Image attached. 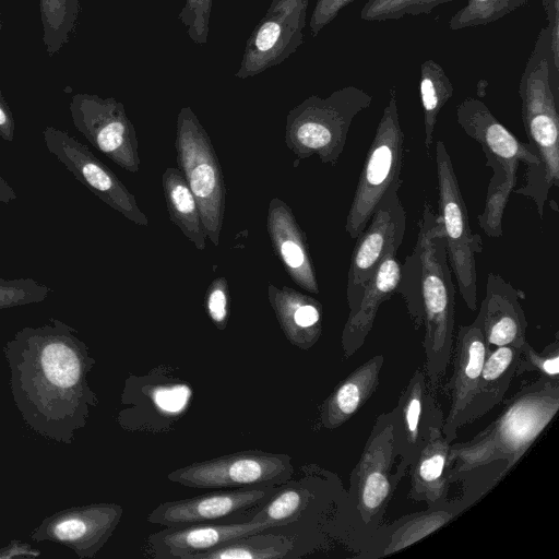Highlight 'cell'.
Returning a JSON list of instances; mask_svg holds the SVG:
<instances>
[{"label":"cell","instance_id":"30bf717a","mask_svg":"<svg viewBox=\"0 0 559 559\" xmlns=\"http://www.w3.org/2000/svg\"><path fill=\"white\" fill-rule=\"evenodd\" d=\"M438 214L443 226L448 260L463 301L477 309V273L475 255L483 251L480 235L469 226L466 203L451 157L442 141L436 144Z\"/></svg>","mask_w":559,"mask_h":559},{"label":"cell","instance_id":"d4e9b609","mask_svg":"<svg viewBox=\"0 0 559 559\" xmlns=\"http://www.w3.org/2000/svg\"><path fill=\"white\" fill-rule=\"evenodd\" d=\"M269 301L286 338L299 349H310L322 334V305L309 295L272 284Z\"/></svg>","mask_w":559,"mask_h":559},{"label":"cell","instance_id":"52a82bcc","mask_svg":"<svg viewBox=\"0 0 559 559\" xmlns=\"http://www.w3.org/2000/svg\"><path fill=\"white\" fill-rule=\"evenodd\" d=\"M396 460L391 412L382 413L349 477V507L354 509V522L358 521L356 527L367 536L366 544L382 526L394 491L406 474L395 464Z\"/></svg>","mask_w":559,"mask_h":559},{"label":"cell","instance_id":"836d02e7","mask_svg":"<svg viewBox=\"0 0 559 559\" xmlns=\"http://www.w3.org/2000/svg\"><path fill=\"white\" fill-rule=\"evenodd\" d=\"M309 500L310 492L305 488L277 490L251 520L266 522L273 527L293 523L300 518Z\"/></svg>","mask_w":559,"mask_h":559},{"label":"cell","instance_id":"ac0fdd59","mask_svg":"<svg viewBox=\"0 0 559 559\" xmlns=\"http://www.w3.org/2000/svg\"><path fill=\"white\" fill-rule=\"evenodd\" d=\"M489 352L476 320L468 325L459 326L451 357L452 373L443 386L450 399V408L444 418L442 432L450 443L456 438L457 430L471 423L473 401Z\"/></svg>","mask_w":559,"mask_h":559},{"label":"cell","instance_id":"d6986e66","mask_svg":"<svg viewBox=\"0 0 559 559\" xmlns=\"http://www.w3.org/2000/svg\"><path fill=\"white\" fill-rule=\"evenodd\" d=\"M276 486L216 489L191 498L166 501L147 514V522L167 527L202 524L255 506L277 491Z\"/></svg>","mask_w":559,"mask_h":559},{"label":"cell","instance_id":"3957f363","mask_svg":"<svg viewBox=\"0 0 559 559\" xmlns=\"http://www.w3.org/2000/svg\"><path fill=\"white\" fill-rule=\"evenodd\" d=\"M559 406V379L539 377L523 386L499 417L474 439L450 447V483L487 468L493 461L508 471L555 416Z\"/></svg>","mask_w":559,"mask_h":559},{"label":"cell","instance_id":"b9f144b4","mask_svg":"<svg viewBox=\"0 0 559 559\" xmlns=\"http://www.w3.org/2000/svg\"><path fill=\"white\" fill-rule=\"evenodd\" d=\"M40 555V550L21 540H11L9 545L0 547V559L36 558Z\"/></svg>","mask_w":559,"mask_h":559},{"label":"cell","instance_id":"8fae6325","mask_svg":"<svg viewBox=\"0 0 559 559\" xmlns=\"http://www.w3.org/2000/svg\"><path fill=\"white\" fill-rule=\"evenodd\" d=\"M293 473L288 454L250 450L189 464L169 473L168 479L189 488L234 489L278 486Z\"/></svg>","mask_w":559,"mask_h":559},{"label":"cell","instance_id":"1f68e13d","mask_svg":"<svg viewBox=\"0 0 559 559\" xmlns=\"http://www.w3.org/2000/svg\"><path fill=\"white\" fill-rule=\"evenodd\" d=\"M80 10V0H39L43 24V41L49 57L68 43L74 29Z\"/></svg>","mask_w":559,"mask_h":559},{"label":"cell","instance_id":"60d3db41","mask_svg":"<svg viewBox=\"0 0 559 559\" xmlns=\"http://www.w3.org/2000/svg\"><path fill=\"white\" fill-rule=\"evenodd\" d=\"M542 4L548 21L552 69L559 74V0H542Z\"/></svg>","mask_w":559,"mask_h":559},{"label":"cell","instance_id":"d6a6232c","mask_svg":"<svg viewBox=\"0 0 559 559\" xmlns=\"http://www.w3.org/2000/svg\"><path fill=\"white\" fill-rule=\"evenodd\" d=\"M531 0H467L449 21L452 31L484 26L501 20Z\"/></svg>","mask_w":559,"mask_h":559},{"label":"cell","instance_id":"7bdbcfd3","mask_svg":"<svg viewBox=\"0 0 559 559\" xmlns=\"http://www.w3.org/2000/svg\"><path fill=\"white\" fill-rule=\"evenodd\" d=\"M14 131L15 122L13 114L2 95L0 86V136L8 142H12L14 139Z\"/></svg>","mask_w":559,"mask_h":559},{"label":"cell","instance_id":"5b68a950","mask_svg":"<svg viewBox=\"0 0 559 559\" xmlns=\"http://www.w3.org/2000/svg\"><path fill=\"white\" fill-rule=\"evenodd\" d=\"M551 73L549 40L540 34L519 82L526 143L539 162L536 180L527 198L534 202L540 221L550 189L559 185V85Z\"/></svg>","mask_w":559,"mask_h":559},{"label":"cell","instance_id":"ee69618b","mask_svg":"<svg viewBox=\"0 0 559 559\" xmlns=\"http://www.w3.org/2000/svg\"><path fill=\"white\" fill-rule=\"evenodd\" d=\"M17 195L12 187L0 177V203L9 204L11 201L16 200Z\"/></svg>","mask_w":559,"mask_h":559},{"label":"cell","instance_id":"9a60e30c","mask_svg":"<svg viewBox=\"0 0 559 559\" xmlns=\"http://www.w3.org/2000/svg\"><path fill=\"white\" fill-rule=\"evenodd\" d=\"M43 138L48 151L76 180L132 223L147 226L148 219L140 210L135 197L86 145L68 132L50 126L43 130Z\"/></svg>","mask_w":559,"mask_h":559},{"label":"cell","instance_id":"f1b7e54d","mask_svg":"<svg viewBox=\"0 0 559 559\" xmlns=\"http://www.w3.org/2000/svg\"><path fill=\"white\" fill-rule=\"evenodd\" d=\"M163 190L170 221L199 250L205 249L206 235L198 202L181 170L168 167L162 176Z\"/></svg>","mask_w":559,"mask_h":559},{"label":"cell","instance_id":"f6af8a7d","mask_svg":"<svg viewBox=\"0 0 559 559\" xmlns=\"http://www.w3.org/2000/svg\"><path fill=\"white\" fill-rule=\"evenodd\" d=\"M2 29V20H1V12H0V32Z\"/></svg>","mask_w":559,"mask_h":559},{"label":"cell","instance_id":"277c9868","mask_svg":"<svg viewBox=\"0 0 559 559\" xmlns=\"http://www.w3.org/2000/svg\"><path fill=\"white\" fill-rule=\"evenodd\" d=\"M456 121L479 144L486 166L492 169L477 222L488 237L499 238L510 193L527 198L536 180L538 158L477 98L466 97L457 105Z\"/></svg>","mask_w":559,"mask_h":559},{"label":"cell","instance_id":"4dcf8cb0","mask_svg":"<svg viewBox=\"0 0 559 559\" xmlns=\"http://www.w3.org/2000/svg\"><path fill=\"white\" fill-rule=\"evenodd\" d=\"M418 90L424 118V144L426 153L430 155L439 112L453 96L454 86L444 69L437 61L427 59L420 64Z\"/></svg>","mask_w":559,"mask_h":559},{"label":"cell","instance_id":"484cf974","mask_svg":"<svg viewBox=\"0 0 559 559\" xmlns=\"http://www.w3.org/2000/svg\"><path fill=\"white\" fill-rule=\"evenodd\" d=\"M383 364V355L373 356L334 388L321 406L320 420L324 428H338L367 403L379 385Z\"/></svg>","mask_w":559,"mask_h":559},{"label":"cell","instance_id":"8992f818","mask_svg":"<svg viewBox=\"0 0 559 559\" xmlns=\"http://www.w3.org/2000/svg\"><path fill=\"white\" fill-rule=\"evenodd\" d=\"M371 102V95L353 85L338 88L326 97H307L286 117V146L298 160L316 155L321 163L335 166L354 118Z\"/></svg>","mask_w":559,"mask_h":559},{"label":"cell","instance_id":"4316f807","mask_svg":"<svg viewBox=\"0 0 559 559\" xmlns=\"http://www.w3.org/2000/svg\"><path fill=\"white\" fill-rule=\"evenodd\" d=\"M450 447L442 429L435 430L428 442L409 466L411 487L408 497L425 502L427 507L448 501L450 489Z\"/></svg>","mask_w":559,"mask_h":559},{"label":"cell","instance_id":"d590c367","mask_svg":"<svg viewBox=\"0 0 559 559\" xmlns=\"http://www.w3.org/2000/svg\"><path fill=\"white\" fill-rule=\"evenodd\" d=\"M536 372L540 377L559 379V340L548 344L542 352L533 348L528 342L522 346L515 376Z\"/></svg>","mask_w":559,"mask_h":559},{"label":"cell","instance_id":"2e32d148","mask_svg":"<svg viewBox=\"0 0 559 559\" xmlns=\"http://www.w3.org/2000/svg\"><path fill=\"white\" fill-rule=\"evenodd\" d=\"M123 509L112 502L71 507L46 516L31 539L63 545L81 559L94 558L118 526Z\"/></svg>","mask_w":559,"mask_h":559},{"label":"cell","instance_id":"74e56055","mask_svg":"<svg viewBox=\"0 0 559 559\" xmlns=\"http://www.w3.org/2000/svg\"><path fill=\"white\" fill-rule=\"evenodd\" d=\"M214 0H186L178 14L190 39L198 45H205L209 35V22Z\"/></svg>","mask_w":559,"mask_h":559},{"label":"cell","instance_id":"8d00e7d4","mask_svg":"<svg viewBox=\"0 0 559 559\" xmlns=\"http://www.w3.org/2000/svg\"><path fill=\"white\" fill-rule=\"evenodd\" d=\"M51 289L32 278L0 277V310L44 301Z\"/></svg>","mask_w":559,"mask_h":559},{"label":"cell","instance_id":"e575fe53","mask_svg":"<svg viewBox=\"0 0 559 559\" xmlns=\"http://www.w3.org/2000/svg\"><path fill=\"white\" fill-rule=\"evenodd\" d=\"M453 0H367L360 19L367 22L399 20L405 15L429 14L437 7Z\"/></svg>","mask_w":559,"mask_h":559},{"label":"cell","instance_id":"6da1fadb","mask_svg":"<svg viewBox=\"0 0 559 559\" xmlns=\"http://www.w3.org/2000/svg\"><path fill=\"white\" fill-rule=\"evenodd\" d=\"M12 397L26 427L70 445L98 399L88 383L96 365L78 331L56 318L15 332L3 347Z\"/></svg>","mask_w":559,"mask_h":559},{"label":"cell","instance_id":"f35d334b","mask_svg":"<svg viewBox=\"0 0 559 559\" xmlns=\"http://www.w3.org/2000/svg\"><path fill=\"white\" fill-rule=\"evenodd\" d=\"M205 308L212 322L224 330L229 313V289L225 277L215 278L207 288Z\"/></svg>","mask_w":559,"mask_h":559},{"label":"cell","instance_id":"83f0119b","mask_svg":"<svg viewBox=\"0 0 559 559\" xmlns=\"http://www.w3.org/2000/svg\"><path fill=\"white\" fill-rule=\"evenodd\" d=\"M522 347L513 345L491 349L485 358L478 389L471 409V423L500 404L515 377Z\"/></svg>","mask_w":559,"mask_h":559},{"label":"cell","instance_id":"5bb4252c","mask_svg":"<svg viewBox=\"0 0 559 559\" xmlns=\"http://www.w3.org/2000/svg\"><path fill=\"white\" fill-rule=\"evenodd\" d=\"M309 0H273L247 39L235 76L248 79L282 63L304 41Z\"/></svg>","mask_w":559,"mask_h":559},{"label":"cell","instance_id":"7c38bea8","mask_svg":"<svg viewBox=\"0 0 559 559\" xmlns=\"http://www.w3.org/2000/svg\"><path fill=\"white\" fill-rule=\"evenodd\" d=\"M69 108L75 129L97 151L127 171L139 170L136 132L122 103L114 97L78 93Z\"/></svg>","mask_w":559,"mask_h":559},{"label":"cell","instance_id":"ba28073f","mask_svg":"<svg viewBox=\"0 0 559 559\" xmlns=\"http://www.w3.org/2000/svg\"><path fill=\"white\" fill-rule=\"evenodd\" d=\"M404 157L405 134L400 122L396 88L392 86L346 216L345 230L352 239L364 231L385 192L393 186H402Z\"/></svg>","mask_w":559,"mask_h":559},{"label":"cell","instance_id":"7402d4cb","mask_svg":"<svg viewBox=\"0 0 559 559\" xmlns=\"http://www.w3.org/2000/svg\"><path fill=\"white\" fill-rule=\"evenodd\" d=\"M266 227L273 250L289 277L305 290L318 294L319 285L306 236L290 207L278 198L270 202Z\"/></svg>","mask_w":559,"mask_h":559},{"label":"cell","instance_id":"603a6c76","mask_svg":"<svg viewBox=\"0 0 559 559\" xmlns=\"http://www.w3.org/2000/svg\"><path fill=\"white\" fill-rule=\"evenodd\" d=\"M273 526L266 522L250 520L238 524H194L167 527L148 537L155 558L187 559L190 555L203 552L228 540L264 532Z\"/></svg>","mask_w":559,"mask_h":559},{"label":"cell","instance_id":"9c48e42d","mask_svg":"<svg viewBox=\"0 0 559 559\" xmlns=\"http://www.w3.org/2000/svg\"><path fill=\"white\" fill-rule=\"evenodd\" d=\"M175 146L178 167L198 202L206 238L217 247L225 214L224 176L211 139L190 107H182L177 116Z\"/></svg>","mask_w":559,"mask_h":559},{"label":"cell","instance_id":"cb8c5ba5","mask_svg":"<svg viewBox=\"0 0 559 559\" xmlns=\"http://www.w3.org/2000/svg\"><path fill=\"white\" fill-rule=\"evenodd\" d=\"M466 509L462 500L428 507V510L399 519L381 526L359 557H382L421 539Z\"/></svg>","mask_w":559,"mask_h":559},{"label":"cell","instance_id":"ab89813d","mask_svg":"<svg viewBox=\"0 0 559 559\" xmlns=\"http://www.w3.org/2000/svg\"><path fill=\"white\" fill-rule=\"evenodd\" d=\"M355 0H316L310 17V33L313 37L328 26L338 13Z\"/></svg>","mask_w":559,"mask_h":559},{"label":"cell","instance_id":"f546056e","mask_svg":"<svg viewBox=\"0 0 559 559\" xmlns=\"http://www.w3.org/2000/svg\"><path fill=\"white\" fill-rule=\"evenodd\" d=\"M262 532L237 537L187 559H283L293 550V542L282 535Z\"/></svg>","mask_w":559,"mask_h":559},{"label":"cell","instance_id":"ffe728a7","mask_svg":"<svg viewBox=\"0 0 559 559\" xmlns=\"http://www.w3.org/2000/svg\"><path fill=\"white\" fill-rule=\"evenodd\" d=\"M525 294L500 274L489 272L486 294L475 318L491 350L499 346L522 347L526 341L527 320L520 299Z\"/></svg>","mask_w":559,"mask_h":559},{"label":"cell","instance_id":"7a4b0ae2","mask_svg":"<svg viewBox=\"0 0 559 559\" xmlns=\"http://www.w3.org/2000/svg\"><path fill=\"white\" fill-rule=\"evenodd\" d=\"M455 292L442 222L425 200L415 246L401 264L396 294L402 297L414 328L424 330L425 372L435 392L452 357Z\"/></svg>","mask_w":559,"mask_h":559},{"label":"cell","instance_id":"44dd1931","mask_svg":"<svg viewBox=\"0 0 559 559\" xmlns=\"http://www.w3.org/2000/svg\"><path fill=\"white\" fill-rule=\"evenodd\" d=\"M392 248L367 282L356 307L349 311L341 334L344 357L349 358L364 345L380 306L394 294L400 281L401 263Z\"/></svg>","mask_w":559,"mask_h":559},{"label":"cell","instance_id":"4fadbf2b","mask_svg":"<svg viewBox=\"0 0 559 559\" xmlns=\"http://www.w3.org/2000/svg\"><path fill=\"white\" fill-rule=\"evenodd\" d=\"M391 187L378 203L364 231L355 239L347 274L346 299L353 310L370 277L392 249H399L406 229V213L397 191Z\"/></svg>","mask_w":559,"mask_h":559},{"label":"cell","instance_id":"e0dca14e","mask_svg":"<svg viewBox=\"0 0 559 559\" xmlns=\"http://www.w3.org/2000/svg\"><path fill=\"white\" fill-rule=\"evenodd\" d=\"M397 466L407 472L431 433L442 429L443 411L435 397L425 370L417 368L390 411Z\"/></svg>","mask_w":559,"mask_h":559}]
</instances>
